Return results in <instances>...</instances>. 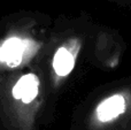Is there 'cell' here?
Masks as SVG:
<instances>
[{"instance_id": "6da1fadb", "label": "cell", "mask_w": 131, "mask_h": 130, "mask_svg": "<svg viewBox=\"0 0 131 130\" xmlns=\"http://www.w3.org/2000/svg\"><path fill=\"white\" fill-rule=\"evenodd\" d=\"M44 100L36 70L0 73V120L9 130H35Z\"/></svg>"}, {"instance_id": "7a4b0ae2", "label": "cell", "mask_w": 131, "mask_h": 130, "mask_svg": "<svg viewBox=\"0 0 131 130\" xmlns=\"http://www.w3.org/2000/svg\"><path fill=\"white\" fill-rule=\"evenodd\" d=\"M43 43L27 29H13L0 38V73L20 70L32 62Z\"/></svg>"}, {"instance_id": "3957f363", "label": "cell", "mask_w": 131, "mask_h": 130, "mask_svg": "<svg viewBox=\"0 0 131 130\" xmlns=\"http://www.w3.org/2000/svg\"><path fill=\"white\" fill-rule=\"evenodd\" d=\"M131 110V92L118 91L97 104L89 119L91 130H106L117 123Z\"/></svg>"}, {"instance_id": "277c9868", "label": "cell", "mask_w": 131, "mask_h": 130, "mask_svg": "<svg viewBox=\"0 0 131 130\" xmlns=\"http://www.w3.org/2000/svg\"><path fill=\"white\" fill-rule=\"evenodd\" d=\"M82 50V40L78 37H71L57 47L51 61L52 83L59 88L69 77L76 66Z\"/></svg>"}]
</instances>
